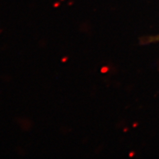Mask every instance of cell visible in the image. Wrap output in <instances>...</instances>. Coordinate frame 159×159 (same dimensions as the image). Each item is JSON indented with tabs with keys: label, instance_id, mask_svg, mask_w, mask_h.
<instances>
[{
	"label": "cell",
	"instance_id": "1",
	"mask_svg": "<svg viewBox=\"0 0 159 159\" xmlns=\"http://www.w3.org/2000/svg\"><path fill=\"white\" fill-rule=\"evenodd\" d=\"M159 41V35L158 36H156L154 38H152V40H151V41Z\"/></svg>",
	"mask_w": 159,
	"mask_h": 159
},
{
	"label": "cell",
	"instance_id": "2",
	"mask_svg": "<svg viewBox=\"0 0 159 159\" xmlns=\"http://www.w3.org/2000/svg\"><path fill=\"white\" fill-rule=\"evenodd\" d=\"M66 60H67V57H63V60H62V61H63V62H66Z\"/></svg>",
	"mask_w": 159,
	"mask_h": 159
}]
</instances>
